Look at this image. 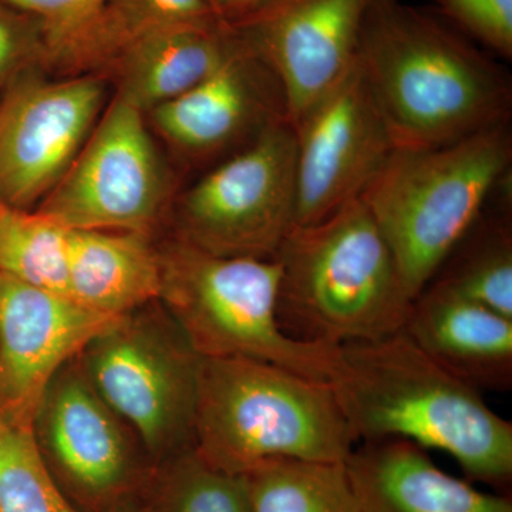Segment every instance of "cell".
<instances>
[{
	"instance_id": "cell-1",
	"label": "cell",
	"mask_w": 512,
	"mask_h": 512,
	"mask_svg": "<svg viewBox=\"0 0 512 512\" xmlns=\"http://www.w3.org/2000/svg\"><path fill=\"white\" fill-rule=\"evenodd\" d=\"M357 441L402 439L444 451L468 480L507 494L512 423L437 365L404 330L339 346L329 382Z\"/></svg>"
},
{
	"instance_id": "cell-2",
	"label": "cell",
	"mask_w": 512,
	"mask_h": 512,
	"mask_svg": "<svg viewBox=\"0 0 512 512\" xmlns=\"http://www.w3.org/2000/svg\"><path fill=\"white\" fill-rule=\"evenodd\" d=\"M357 60L394 150L447 146L507 123V76L439 20L402 0H373Z\"/></svg>"
},
{
	"instance_id": "cell-3",
	"label": "cell",
	"mask_w": 512,
	"mask_h": 512,
	"mask_svg": "<svg viewBox=\"0 0 512 512\" xmlns=\"http://www.w3.org/2000/svg\"><path fill=\"white\" fill-rule=\"evenodd\" d=\"M274 258L279 323L293 339L343 346L404 328L413 299L362 197L318 224L292 228Z\"/></svg>"
},
{
	"instance_id": "cell-4",
	"label": "cell",
	"mask_w": 512,
	"mask_h": 512,
	"mask_svg": "<svg viewBox=\"0 0 512 512\" xmlns=\"http://www.w3.org/2000/svg\"><path fill=\"white\" fill-rule=\"evenodd\" d=\"M357 446L332 386L245 357H201L195 453L242 476L275 458L345 464Z\"/></svg>"
},
{
	"instance_id": "cell-5",
	"label": "cell",
	"mask_w": 512,
	"mask_h": 512,
	"mask_svg": "<svg viewBox=\"0 0 512 512\" xmlns=\"http://www.w3.org/2000/svg\"><path fill=\"white\" fill-rule=\"evenodd\" d=\"M511 158L501 123L447 146L394 150L363 192L413 301L477 224Z\"/></svg>"
},
{
	"instance_id": "cell-6",
	"label": "cell",
	"mask_w": 512,
	"mask_h": 512,
	"mask_svg": "<svg viewBox=\"0 0 512 512\" xmlns=\"http://www.w3.org/2000/svg\"><path fill=\"white\" fill-rule=\"evenodd\" d=\"M281 265L272 259L217 256L183 241L163 262L170 318L200 357H245L330 382L339 346L293 339L278 318Z\"/></svg>"
},
{
	"instance_id": "cell-7",
	"label": "cell",
	"mask_w": 512,
	"mask_h": 512,
	"mask_svg": "<svg viewBox=\"0 0 512 512\" xmlns=\"http://www.w3.org/2000/svg\"><path fill=\"white\" fill-rule=\"evenodd\" d=\"M79 355L93 389L136 429L148 453L174 457L194 446L201 357L173 319L119 316Z\"/></svg>"
},
{
	"instance_id": "cell-8",
	"label": "cell",
	"mask_w": 512,
	"mask_h": 512,
	"mask_svg": "<svg viewBox=\"0 0 512 512\" xmlns=\"http://www.w3.org/2000/svg\"><path fill=\"white\" fill-rule=\"evenodd\" d=\"M295 208L296 133L282 120L185 194L183 241L212 255L272 259Z\"/></svg>"
},
{
	"instance_id": "cell-9",
	"label": "cell",
	"mask_w": 512,
	"mask_h": 512,
	"mask_svg": "<svg viewBox=\"0 0 512 512\" xmlns=\"http://www.w3.org/2000/svg\"><path fill=\"white\" fill-rule=\"evenodd\" d=\"M141 113L117 96L39 212L67 229L146 234L160 211L164 181Z\"/></svg>"
},
{
	"instance_id": "cell-10",
	"label": "cell",
	"mask_w": 512,
	"mask_h": 512,
	"mask_svg": "<svg viewBox=\"0 0 512 512\" xmlns=\"http://www.w3.org/2000/svg\"><path fill=\"white\" fill-rule=\"evenodd\" d=\"M296 133V227L326 220L363 192L394 151L360 66L306 113Z\"/></svg>"
},
{
	"instance_id": "cell-11",
	"label": "cell",
	"mask_w": 512,
	"mask_h": 512,
	"mask_svg": "<svg viewBox=\"0 0 512 512\" xmlns=\"http://www.w3.org/2000/svg\"><path fill=\"white\" fill-rule=\"evenodd\" d=\"M373 0H262L227 22L275 74L293 127L356 62Z\"/></svg>"
},
{
	"instance_id": "cell-12",
	"label": "cell",
	"mask_w": 512,
	"mask_h": 512,
	"mask_svg": "<svg viewBox=\"0 0 512 512\" xmlns=\"http://www.w3.org/2000/svg\"><path fill=\"white\" fill-rule=\"evenodd\" d=\"M32 433L57 483L90 510L109 511L141 484L119 417L72 360L47 384Z\"/></svg>"
},
{
	"instance_id": "cell-13",
	"label": "cell",
	"mask_w": 512,
	"mask_h": 512,
	"mask_svg": "<svg viewBox=\"0 0 512 512\" xmlns=\"http://www.w3.org/2000/svg\"><path fill=\"white\" fill-rule=\"evenodd\" d=\"M94 76L20 79L0 101V202L26 210L73 163L103 104Z\"/></svg>"
},
{
	"instance_id": "cell-14",
	"label": "cell",
	"mask_w": 512,
	"mask_h": 512,
	"mask_svg": "<svg viewBox=\"0 0 512 512\" xmlns=\"http://www.w3.org/2000/svg\"><path fill=\"white\" fill-rule=\"evenodd\" d=\"M113 319L0 274L2 416L32 427L47 384Z\"/></svg>"
},
{
	"instance_id": "cell-15",
	"label": "cell",
	"mask_w": 512,
	"mask_h": 512,
	"mask_svg": "<svg viewBox=\"0 0 512 512\" xmlns=\"http://www.w3.org/2000/svg\"><path fill=\"white\" fill-rule=\"evenodd\" d=\"M153 111L165 136L197 153L225 146L251 124L268 128L288 120L275 74L244 42L217 72Z\"/></svg>"
},
{
	"instance_id": "cell-16",
	"label": "cell",
	"mask_w": 512,
	"mask_h": 512,
	"mask_svg": "<svg viewBox=\"0 0 512 512\" xmlns=\"http://www.w3.org/2000/svg\"><path fill=\"white\" fill-rule=\"evenodd\" d=\"M404 332L437 365L478 392L512 387V319L439 281L414 299Z\"/></svg>"
},
{
	"instance_id": "cell-17",
	"label": "cell",
	"mask_w": 512,
	"mask_h": 512,
	"mask_svg": "<svg viewBox=\"0 0 512 512\" xmlns=\"http://www.w3.org/2000/svg\"><path fill=\"white\" fill-rule=\"evenodd\" d=\"M345 468L362 512H512L510 495L451 476L412 441H363Z\"/></svg>"
},
{
	"instance_id": "cell-18",
	"label": "cell",
	"mask_w": 512,
	"mask_h": 512,
	"mask_svg": "<svg viewBox=\"0 0 512 512\" xmlns=\"http://www.w3.org/2000/svg\"><path fill=\"white\" fill-rule=\"evenodd\" d=\"M241 45L224 19L157 30L114 62L120 67L119 96L138 110L154 109L217 72Z\"/></svg>"
},
{
	"instance_id": "cell-19",
	"label": "cell",
	"mask_w": 512,
	"mask_h": 512,
	"mask_svg": "<svg viewBox=\"0 0 512 512\" xmlns=\"http://www.w3.org/2000/svg\"><path fill=\"white\" fill-rule=\"evenodd\" d=\"M69 296L119 318L160 298L163 259L144 232L69 229Z\"/></svg>"
},
{
	"instance_id": "cell-20",
	"label": "cell",
	"mask_w": 512,
	"mask_h": 512,
	"mask_svg": "<svg viewBox=\"0 0 512 512\" xmlns=\"http://www.w3.org/2000/svg\"><path fill=\"white\" fill-rule=\"evenodd\" d=\"M221 19L208 0H107L80 32L50 55L80 70L116 62L138 40L168 26Z\"/></svg>"
},
{
	"instance_id": "cell-21",
	"label": "cell",
	"mask_w": 512,
	"mask_h": 512,
	"mask_svg": "<svg viewBox=\"0 0 512 512\" xmlns=\"http://www.w3.org/2000/svg\"><path fill=\"white\" fill-rule=\"evenodd\" d=\"M242 477L252 512H362L345 464L275 458Z\"/></svg>"
},
{
	"instance_id": "cell-22",
	"label": "cell",
	"mask_w": 512,
	"mask_h": 512,
	"mask_svg": "<svg viewBox=\"0 0 512 512\" xmlns=\"http://www.w3.org/2000/svg\"><path fill=\"white\" fill-rule=\"evenodd\" d=\"M67 241L69 229L53 218L0 202V274L69 296Z\"/></svg>"
},
{
	"instance_id": "cell-23",
	"label": "cell",
	"mask_w": 512,
	"mask_h": 512,
	"mask_svg": "<svg viewBox=\"0 0 512 512\" xmlns=\"http://www.w3.org/2000/svg\"><path fill=\"white\" fill-rule=\"evenodd\" d=\"M439 274L433 281L512 319V238L507 225L471 229Z\"/></svg>"
},
{
	"instance_id": "cell-24",
	"label": "cell",
	"mask_w": 512,
	"mask_h": 512,
	"mask_svg": "<svg viewBox=\"0 0 512 512\" xmlns=\"http://www.w3.org/2000/svg\"><path fill=\"white\" fill-rule=\"evenodd\" d=\"M147 505L154 512H252L244 477L210 466L194 448L168 460Z\"/></svg>"
},
{
	"instance_id": "cell-25",
	"label": "cell",
	"mask_w": 512,
	"mask_h": 512,
	"mask_svg": "<svg viewBox=\"0 0 512 512\" xmlns=\"http://www.w3.org/2000/svg\"><path fill=\"white\" fill-rule=\"evenodd\" d=\"M0 512H83L63 493L32 427L0 416Z\"/></svg>"
},
{
	"instance_id": "cell-26",
	"label": "cell",
	"mask_w": 512,
	"mask_h": 512,
	"mask_svg": "<svg viewBox=\"0 0 512 512\" xmlns=\"http://www.w3.org/2000/svg\"><path fill=\"white\" fill-rule=\"evenodd\" d=\"M448 19L498 55L512 57V0H437Z\"/></svg>"
},
{
	"instance_id": "cell-27",
	"label": "cell",
	"mask_w": 512,
	"mask_h": 512,
	"mask_svg": "<svg viewBox=\"0 0 512 512\" xmlns=\"http://www.w3.org/2000/svg\"><path fill=\"white\" fill-rule=\"evenodd\" d=\"M39 19L46 55L50 56L80 32L107 0H3Z\"/></svg>"
},
{
	"instance_id": "cell-28",
	"label": "cell",
	"mask_w": 512,
	"mask_h": 512,
	"mask_svg": "<svg viewBox=\"0 0 512 512\" xmlns=\"http://www.w3.org/2000/svg\"><path fill=\"white\" fill-rule=\"evenodd\" d=\"M32 37L15 16L0 9V84L9 82L33 52Z\"/></svg>"
},
{
	"instance_id": "cell-29",
	"label": "cell",
	"mask_w": 512,
	"mask_h": 512,
	"mask_svg": "<svg viewBox=\"0 0 512 512\" xmlns=\"http://www.w3.org/2000/svg\"><path fill=\"white\" fill-rule=\"evenodd\" d=\"M261 2L262 0H231L227 12H225V22H232V20L247 15L248 12H251Z\"/></svg>"
},
{
	"instance_id": "cell-30",
	"label": "cell",
	"mask_w": 512,
	"mask_h": 512,
	"mask_svg": "<svg viewBox=\"0 0 512 512\" xmlns=\"http://www.w3.org/2000/svg\"><path fill=\"white\" fill-rule=\"evenodd\" d=\"M106 512H154L151 510L148 505L137 504L133 498L130 500L123 501V503L114 505L113 508H110L109 511Z\"/></svg>"
},
{
	"instance_id": "cell-31",
	"label": "cell",
	"mask_w": 512,
	"mask_h": 512,
	"mask_svg": "<svg viewBox=\"0 0 512 512\" xmlns=\"http://www.w3.org/2000/svg\"><path fill=\"white\" fill-rule=\"evenodd\" d=\"M231 0H208L211 8L214 9V12L220 16L221 19H224L225 12H227L228 5Z\"/></svg>"
},
{
	"instance_id": "cell-32",
	"label": "cell",
	"mask_w": 512,
	"mask_h": 512,
	"mask_svg": "<svg viewBox=\"0 0 512 512\" xmlns=\"http://www.w3.org/2000/svg\"><path fill=\"white\" fill-rule=\"evenodd\" d=\"M0 416H2V413H0Z\"/></svg>"
}]
</instances>
